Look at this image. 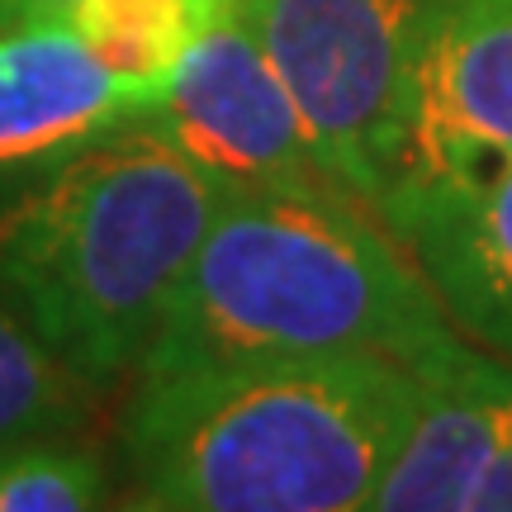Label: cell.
Listing matches in <instances>:
<instances>
[{
	"label": "cell",
	"instance_id": "obj_6",
	"mask_svg": "<svg viewBox=\"0 0 512 512\" xmlns=\"http://www.w3.org/2000/svg\"><path fill=\"white\" fill-rule=\"evenodd\" d=\"M147 124L223 190L332 185L242 0H209Z\"/></svg>",
	"mask_w": 512,
	"mask_h": 512
},
{
	"label": "cell",
	"instance_id": "obj_2",
	"mask_svg": "<svg viewBox=\"0 0 512 512\" xmlns=\"http://www.w3.org/2000/svg\"><path fill=\"white\" fill-rule=\"evenodd\" d=\"M147 119L0 176V304L95 394L133 380L223 204Z\"/></svg>",
	"mask_w": 512,
	"mask_h": 512
},
{
	"label": "cell",
	"instance_id": "obj_13",
	"mask_svg": "<svg viewBox=\"0 0 512 512\" xmlns=\"http://www.w3.org/2000/svg\"><path fill=\"white\" fill-rule=\"evenodd\" d=\"M76 0H0V29L34 24V19H62Z\"/></svg>",
	"mask_w": 512,
	"mask_h": 512
},
{
	"label": "cell",
	"instance_id": "obj_1",
	"mask_svg": "<svg viewBox=\"0 0 512 512\" xmlns=\"http://www.w3.org/2000/svg\"><path fill=\"white\" fill-rule=\"evenodd\" d=\"M418 375L384 351L242 356L133 380L119 508L361 512L413 418Z\"/></svg>",
	"mask_w": 512,
	"mask_h": 512
},
{
	"label": "cell",
	"instance_id": "obj_12",
	"mask_svg": "<svg viewBox=\"0 0 512 512\" xmlns=\"http://www.w3.org/2000/svg\"><path fill=\"white\" fill-rule=\"evenodd\" d=\"M209 0H76L67 24L110 67L166 81L185 43L195 38Z\"/></svg>",
	"mask_w": 512,
	"mask_h": 512
},
{
	"label": "cell",
	"instance_id": "obj_8",
	"mask_svg": "<svg viewBox=\"0 0 512 512\" xmlns=\"http://www.w3.org/2000/svg\"><path fill=\"white\" fill-rule=\"evenodd\" d=\"M166 81L110 67L67 19L0 29V176L147 119Z\"/></svg>",
	"mask_w": 512,
	"mask_h": 512
},
{
	"label": "cell",
	"instance_id": "obj_3",
	"mask_svg": "<svg viewBox=\"0 0 512 512\" xmlns=\"http://www.w3.org/2000/svg\"><path fill=\"white\" fill-rule=\"evenodd\" d=\"M446 332L456 323L370 204L337 185L228 190L133 380L309 351L413 361Z\"/></svg>",
	"mask_w": 512,
	"mask_h": 512
},
{
	"label": "cell",
	"instance_id": "obj_11",
	"mask_svg": "<svg viewBox=\"0 0 512 512\" xmlns=\"http://www.w3.org/2000/svg\"><path fill=\"white\" fill-rule=\"evenodd\" d=\"M105 394L43 347L19 313L0 304V437L86 432Z\"/></svg>",
	"mask_w": 512,
	"mask_h": 512
},
{
	"label": "cell",
	"instance_id": "obj_5",
	"mask_svg": "<svg viewBox=\"0 0 512 512\" xmlns=\"http://www.w3.org/2000/svg\"><path fill=\"white\" fill-rule=\"evenodd\" d=\"M427 0H242L337 190L375 209L380 147Z\"/></svg>",
	"mask_w": 512,
	"mask_h": 512
},
{
	"label": "cell",
	"instance_id": "obj_7",
	"mask_svg": "<svg viewBox=\"0 0 512 512\" xmlns=\"http://www.w3.org/2000/svg\"><path fill=\"white\" fill-rule=\"evenodd\" d=\"M418 399L375 512H512V361L446 332L413 361Z\"/></svg>",
	"mask_w": 512,
	"mask_h": 512
},
{
	"label": "cell",
	"instance_id": "obj_10",
	"mask_svg": "<svg viewBox=\"0 0 512 512\" xmlns=\"http://www.w3.org/2000/svg\"><path fill=\"white\" fill-rule=\"evenodd\" d=\"M119 503V479L86 432L0 437V512H91Z\"/></svg>",
	"mask_w": 512,
	"mask_h": 512
},
{
	"label": "cell",
	"instance_id": "obj_4",
	"mask_svg": "<svg viewBox=\"0 0 512 512\" xmlns=\"http://www.w3.org/2000/svg\"><path fill=\"white\" fill-rule=\"evenodd\" d=\"M512 166V0H427L380 147L375 214Z\"/></svg>",
	"mask_w": 512,
	"mask_h": 512
},
{
	"label": "cell",
	"instance_id": "obj_9",
	"mask_svg": "<svg viewBox=\"0 0 512 512\" xmlns=\"http://www.w3.org/2000/svg\"><path fill=\"white\" fill-rule=\"evenodd\" d=\"M389 233L418 261L456 332L512 361V166L422 195L389 219Z\"/></svg>",
	"mask_w": 512,
	"mask_h": 512
}]
</instances>
